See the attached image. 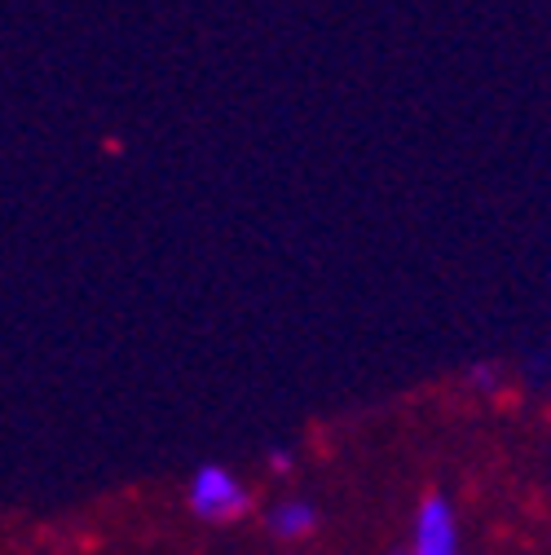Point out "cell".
Wrapping results in <instances>:
<instances>
[{
  "instance_id": "obj_1",
  "label": "cell",
  "mask_w": 551,
  "mask_h": 555,
  "mask_svg": "<svg viewBox=\"0 0 551 555\" xmlns=\"http://www.w3.org/2000/svg\"><path fill=\"white\" fill-rule=\"evenodd\" d=\"M190 512L198 520H213V525H230L239 516L252 512V494L247 485L221 467V463H203L194 476H190Z\"/></svg>"
},
{
  "instance_id": "obj_2",
  "label": "cell",
  "mask_w": 551,
  "mask_h": 555,
  "mask_svg": "<svg viewBox=\"0 0 551 555\" xmlns=\"http://www.w3.org/2000/svg\"><path fill=\"white\" fill-rule=\"evenodd\" d=\"M401 555H459V529H454V507L446 494H428L420 503L415 516V533H410V546Z\"/></svg>"
},
{
  "instance_id": "obj_3",
  "label": "cell",
  "mask_w": 551,
  "mask_h": 555,
  "mask_svg": "<svg viewBox=\"0 0 551 555\" xmlns=\"http://www.w3.org/2000/svg\"><path fill=\"white\" fill-rule=\"evenodd\" d=\"M318 529V507L305 499H283L279 507L269 512V533L283 538V542H300Z\"/></svg>"
},
{
  "instance_id": "obj_4",
  "label": "cell",
  "mask_w": 551,
  "mask_h": 555,
  "mask_svg": "<svg viewBox=\"0 0 551 555\" xmlns=\"http://www.w3.org/2000/svg\"><path fill=\"white\" fill-rule=\"evenodd\" d=\"M472 384L476 388H495V366H476L472 371Z\"/></svg>"
},
{
  "instance_id": "obj_5",
  "label": "cell",
  "mask_w": 551,
  "mask_h": 555,
  "mask_svg": "<svg viewBox=\"0 0 551 555\" xmlns=\"http://www.w3.org/2000/svg\"><path fill=\"white\" fill-rule=\"evenodd\" d=\"M269 467H273V472H292V454H287V450H273Z\"/></svg>"
}]
</instances>
